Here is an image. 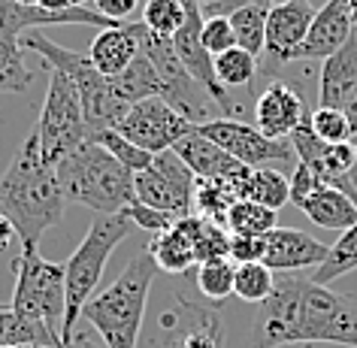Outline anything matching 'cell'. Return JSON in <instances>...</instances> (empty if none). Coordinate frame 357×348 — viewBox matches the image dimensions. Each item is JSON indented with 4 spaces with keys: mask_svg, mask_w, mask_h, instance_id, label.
Returning <instances> with one entry per match:
<instances>
[{
    "mask_svg": "<svg viewBox=\"0 0 357 348\" xmlns=\"http://www.w3.org/2000/svg\"><path fill=\"white\" fill-rule=\"evenodd\" d=\"M333 342L357 348V300L300 273H279L252 318L248 348Z\"/></svg>",
    "mask_w": 357,
    "mask_h": 348,
    "instance_id": "6da1fadb",
    "label": "cell"
},
{
    "mask_svg": "<svg viewBox=\"0 0 357 348\" xmlns=\"http://www.w3.org/2000/svg\"><path fill=\"white\" fill-rule=\"evenodd\" d=\"M64 206L67 197L58 179V167L46 160L37 130H31V137H24L0 176V215L10 218L22 248H40V236L61 225Z\"/></svg>",
    "mask_w": 357,
    "mask_h": 348,
    "instance_id": "7a4b0ae2",
    "label": "cell"
},
{
    "mask_svg": "<svg viewBox=\"0 0 357 348\" xmlns=\"http://www.w3.org/2000/svg\"><path fill=\"white\" fill-rule=\"evenodd\" d=\"M158 275V264L149 248H139L109 288L91 297L82 318L97 330L106 348H137L142 315L149 306V291Z\"/></svg>",
    "mask_w": 357,
    "mask_h": 348,
    "instance_id": "3957f363",
    "label": "cell"
},
{
    "mask_svg": "<svg viewBox=\"0 0 357 348\" xmlns=\"http://www.w3.org/2000/svg\"><path fill=\"white\" fill-rule=\"evenodd\" d=\"M58 179H61V188H64L67 203H79L85 209H94V215L124 212L130 203H137L133 173L91 139L82 142L76 151H70L61 160Z\"/></svg>",
    "mask_w": 357,
    "mask_h": 348,
    "instance_id": "277c9868",
    "label": "cell"
},
{
    "mask_svg": "<svg viewBox=\"0 0 357 348\" xmlns=\"http://www.w3.org/2000/svg\"><path fill=\"white\" fill-rule=\"evenodd\" d=\"M130 227H133V221L124 212L94 215L82 243L76 245V252L64 264L67 266V309H64V321H61V342H64V348L73 345L76 321L82 318L85 303L94 297L106 264H109L115 248L124 243V236L130 234Z\"/></svg>",
    "mask_w": 357,
    "mask_h": 348,
    "instance_id": "5b68a950",
    "label": "cell"
},
{
    "mask_svg": "<svg viewBox=\"0 0 357 348\" xmlns=\"http://www.w3.org/2000/svg\"><path fill=\"white\" fill-rule=\"evenodd\" d=\"M22 46L37 52L40 58L49 61L52 70H61L76 82L79 97H82V109H85V124H88V139L100 130L119 128V121L124 119V112L130 109L128 103L119 100L115 88L109 82V76L97 73V67L88 61V55H79V52H70L58 43H52L43 37V31H28L22 33Z\"/></svg>",
    "mask_w": 357,
    "mask_h": 348,
    "instance_id": "8992f818",
    "label": "cell"
},
{
    "mask_svg": "<svg viewBox=\"0 0 357 348\" xmlns=\"http://www.w3.org/2000/svg\"><path fill=\"white\" fill-rule=\"evenodd\" d=\"M13 273L15 288L10 309L61 333L67 309V266L43 257L40 248H22V255L13 261Z\"/></svg>",
    "mask_w": 357,
    "mask_h": 348,
    "instance_id": "52a82bcc",
    "label": "cell"
},
{
    "mask_svg": "<svg viewBox=\"0 0 357 348\" xmlns=\"http://www.w3.org/2000/svg\"><path fill=\"white\" fill-rule=\"evenodd\" d=\"M40 139V149L49 164H61L70 151H76L82 142H88V124L82 97H79L76 82L61 70H52L46 100H43L40 119L33 124Z\"/></svg>",
    "mask_w": 357,
    "mask_h": 348,
    "instance_id": "ba28073f",
    "label": "cell"
},
{
    "mask_svg": "<svg viewBox=\"0 0 357 348\" xmlns=\"http://www.w3.org/2000/svg\"><path fill=\"white\" fill-rule=\"evenodd\" d=\"M139 46L146 52V58L155 64L160 82H164V100L173 106L178 115H185L194 128L206 124V121H215V119H225L221 106L212 100L188 76V70L182 67V61H178L176 49H173V37H158V33H151L146 24H142Z\"/></svg>",
    "mask_w": 357,
    "mask_h": 348,
    "instance_id": "9c48e42d",
    "label": "cell"
},
{
    "mask_svg": "<svg viewBox=\"0 0 357 348\" xmlns=\"http://www.w3.org/2000/svg\"><path fill=\"white\" fill-rule=\"evenodd\" d=\"M194 185H197V176L191 173L188 164L173 149L155 155L149 169L133 173L137 203L167 212L176 221L194 212Z\"/></svg>",
    "mask_w": 357,
    "mask_h": 348,
    "instance_id": "30bf717a",
    "label": "cell"
},
{
    "mask_svg": "<svg viewBox=\"0 0 357 348\" xmlns=\"http://www.w3.org/2000/svg\"><path fill=\"white\" fill-rule=\"evenodd\" d=\"M115 130L137 142L139 149H146L149 155H160V151L173 149L182 137H188L194 124L185 115H178L164 97H146L124 112Z\"/></svg>",
    "mask_w": 357,
    "mask_h": 348,
    "instance_id": "8fae6325",
    "label": "cell"
},
{
    "mask_svg": "<svg viewBox=\"0 0 357 348\" xmlns=\"http://www.w3.org/2000/svg\"><path fill=\"white\" fill-rule=\"evenodd\" d=\"M203 137H209L215 146H221L227 155H234L245 167H266V164H291L297 151L288 139H270L257 128L236 119H215L206 124H197Z\"/></svg>",
    "mask_w": 357,
    "mask_h": 348,
    "instance_id": "7c38bea8",
    "label": "cell"
},
{
    "mask_svg": "<svg viewBox=\"0 0 357 348\" xmlns=\"http://www.w3.org/2000/svg\"><path fill=\"white\" fill-rule=\"evenodd\" d=\"M291 146L297 151V160H303L306 167H312L318 173V179L330 185V188L345 191L348 197L357 203V185L351 179L354 169V149L351 142H324L315 137L312 130L309 115L303 119V124L291 133Z\"/></svg>",
    "mask_w": 357,
    "mask_h": 348,
    "instance_id": "4fadbf2b",
    "label": "cell"
},
{
    "mask_svg": "<svg viewBox=\"0 0 357 348\" xmlns=\"http://www.w3.org/2000/svg\"><path fill=\"white\" fill-rule=\"evenodd\" d=\"M164 348H225V321L218 309L194 306L178 297V306L160 318Z\"/></svg>",
    "mask_w": 357,
    "mask_h": 348,
    "instance_id": "5bb4252c",
    "label": "cell"
},
{
    "mask_svg": "<svg viewBox=\"0 0 357 348\" xmlns=\"http://www.w3.org/2000/svg\"><path fill=\"white\" fill-rule=\"evenodd\" d=\"M315 19V6L309 0H279L266 10V61L273 67L291 64L294 52L306 40L309 24Z\"/></svg>",
    "mask_w": 357,
    "mask_h": 348,
    "instance_id": "9a60e30c",
    "label": "cell"
},
{
    "mask_svg": "<svg viewBox=\"0 0 357 348\" xmlns=\"http://www.w3.org/2000/svg\"><path fill=\"white\" fill-rule=\"evenodd\" d=\"M354 31L357 28L351 22L348 0H327L321 10H315V19L309 24L306 40L294 52L291 64H300V61H327L333 52H339L354 37Z\"/></svg>",
    "mask_w": 357,
    "mask_h": 348,
    "instance_id": "2e32d148",
    "label": "cell"
},
{
    "mask_svg": "<svg viewBox=\"0 0 357 348\" xmlns=\"http://www.w3.org/2000/svg\"><path fill=\"white\" fill-rule=\"evenodd\" d=\"M306 115L303 97L288 82H270L255 100V128L270 139H288Z\"/></svg>",
    "mask_w": 357,
    "mask_h": 348,
    "instance_id": "e0dca14e",
    "label": "cell"
},
{
    "mask_svg": "<svg viewBox=\"0 0 357 348\" xmlns=\"http://www.w3.org/2000/svg\"><path fill=\"white\" fill-rule=\"evenodd\" d=\"M330 252V245H324L321 239L309 236L306 230L297 227H273L266 234V255L264 264L270 266L273 273H300L309 270V266L324 264V257Z\"/></svg>",
    "mask_w": 357,
    "mask_h": 348,
    "instance_id": "ac0fdd59",
    "label": "cell"
},
{
    "mask_svg": "<svg viewBox=\"0 0 357 348\" xmlns=\"http://www.w3.org/2000/svg\"><path fill=\"white\" fill-rule=\"evenodd\" d=\"M139 33H142V22H124L119 28L97 31V37L91 40V49H88V61L97 67V73L109 79L124 73L142 52Z\"/></svg>",
    "mask_w": 357,
    "mask_h": 348,
    "instance_id": "d6986e66",
    "label": "cell"
},
{
    "mask_svg": "<svg viewBox=\"0 0 357 348\" xmlns=\"http://www.w3.org/2000/svg\"><path fill=\"white\" fill-rule=\"evenodd\" d=\"M357 85V31L339 52H333L324 64H321L318 79V106L330 109H345L348 97Z\"/></svg>",
    "mask_w": 357,
    "mask_h": 348,
    "instance_id": "ffe728a7",
    "label": "cell"
},
{
    "mask_svg": "<svg viewBox=\"0 0 357 348\" xmlns=\"http://www.w3.org/2000/svg\"><path fill=\"white\" fill-rule=\"evenodd\" d=\"M173 151L188 164V169L197 179H227V176L239 173L245 164H239L234 155H227L221 146H215L209 137L194 128L188 137H182L173 146Z\"/></svg>",
    "mask_w": 357,
    "mask_h": 348,
    "instance_id": "44dd1931",
    "label": "cell"
},
{
    "mask_svg": "<svg viewBox=\"0 0 357 348\" xmlns=\"http://www.w3.org/2000/svg\"><path fill=\"white\" fill-rule=\"evenodd\" d=\"M227 179L236 191V200H252V203H261V206L275 209V212H279L284 203H291V179H284L279 169L243 167L239 173L227 176Z\"/></svg>",
    "mask_w": 357,
    "mask_h": 348,
    "instance_id": "7402d4cb",
    "label": "cell"
},
{
    "mask_svg": "<svg viewBox=\"0 0 357 348\" xmlns=\"http://www.w3.org/2000/svg\"><path fill=\"white\" fill-rule=\"evenodd\" d=\"M300 209L312 225L324 230H348L351 225H357V203L345 191L330 188V185H321Z\"/></svg>",
    "mask_w": 357,
    "mask_h": 348,
    "instance_id": "603a6c76",
    "label": "cell"
},
{
    "mask_svg": "<svg viewBox=\"0 0 357 348\" xmlns=\"http://www.w3.org/2000/svg\"><path fill=\"white\" fill-rule=\"evenodd\" d=\"M33 85V70L22 55V33L0 19V94H24Z\"/></svg>",
    "mask_w": 357,
    "mask_h": 348,
    "instance_id": "cb8c5ba5",
    "label": "cell"
},
{
    "mask_svg": "<svg viewBox=\"0 0 357 348\" xmlns=\"http://www.w3.org/2000/svg\"><path fill=\"white\" fill-rule=\"evenodd\" d=\"M176 227L191 239L197 264L215 261V257H230V230L225 225H215V221H209V218L197 215V212H191V215L178 218Z\"/></svg>",
    "mask_w": 357,
    "mask_h": 348,
    "instance_id": "d4e9b609",
    "label": "cell"
},
{
    "mask_svg": "<svg viewBox=\"0 0 357 348\" xmlns=\"http://www.w3.org/2000/svg\"><path fill=\"white\" fill-rule=\"evenodd\" d=\"M109 82L115 88V94H119V100L128 106L146 100V97H164V82H160L155 64L146 58V52H139L137 61L124 73L112 76Z\"/></svg>",
    "mask_w": 357,
    "mask_h": 348,
    "instance_id": "484cf974",
    "label": "cell"
},
{
    "mask_svg": "<svg viewBox=\"0 0 357 348\" xmlns=\"http://www.w3.org/2000/svg\"><path fill=\"white\" fill-rule=\"evenodd\" d=\"M146 248H149V255L155 257L158 270L173 273V275L188 273L191 266L197 264V257H194V245H191V239L185 236L176 225L169 227V230H164V234H155V236H151V243H149Z\"/></svg>",
    "mask_w": 357,
    "mask_h": 348,
    "instance_id": "4316f807",
    "label": "cell"
},
{
    "mask_svg": "<svg viewBox=\"0 0 357 348\" xmlns=\"http://www.w3.org/2000/svg\"><path fill=\"white\" fill-rule=\"evenodd\" d=\"M10 345H64L61 333L49 324L15 315L10 306H0V348Z\"/></svg>",
    "mask_w": 357,
    "mask_h": 348,
    "instance_id": "83f0119b",
    "label": "cell"
},
{
    "mask_svg": "<svg viewBox=\"0 0 357 348\" xmlns=\"http://www.w3.org/2000/svg\"><path fill=\"white\" fill-rule=\"evenodd\" d=\"M266 10H270V3L248 0V3H239L227 13L236 33V46L252 52L255 58L264 55V46H266Z\"/></svg>",
    "mask_w": 357,
    "mask_h": 348,
    "instance_id": "f1b7e54d",
    "label": "cell"
},
{
    "mask_svg": "<svg viewBox=\"0 0 357 348\" xmlns=\"http://www.w3.org/2000/svg\"><path fill=\"white\" fill-rule=\"evenodd\" d=\"M234 203L236 191L230 179H197V185H194V212L215 221V225H225Z\"/></svg>",
    "mask_w": 357,
    "mask_h": 348,
    "instance_id": "f546056e",
    "label": "cell"
},
{
    "mask_svg": "<svg viewBox=\"0 0 357 348\" xmlns=\"http://www.w3.org/2000/svg\"><path fill=\"white\" fill-rule=\"evenodd\" d=\"M351 270H357V225H351L348 230L339 234V239L330 245L324 264H321L315 270V275H312V282L330 285V282L342 279V275L351 273Z\"/></svg>",
    "mask_w": 357,
    "mask_h": 348,
    "instance_id": "4dcf8cb0",
    "label": "cell"
},
{
    "mask_svg": "<svg viewBox=\"0 0 357 348\" xmlns=\"http://www.w3.org/2000/svg\"><path fill=\"white\" fill-rule=\"evenodd\" d=\"M212 64H215V79L221 88H227V91H236V88H248L255 82L257 76V58L252 52L245 49H227L221 52V55L212 58Z\"/></svg>",
    "mask_w": 357,
    "mask_h": 348,
    "instance_id": "1f68e13d",
    "label": "cell"
},
{
    "mask_svg": "<svg viewBox=\"0 0 357 348\" xmlns=\"http://www.w3.org/2000/svg\"><path fill=\"white\" fill-rule=\"evenodd\" d=\"M225 227L234 236H266L279 225H275V209H266L252 200H236L225 218Z\"/></svg>",
    "mask_w": 357,
    "mask_h": 348,
    "instance_id": "d6a6232c",
    "label": "cell"
},
{
    "mask_svg": "<svg viewBox=\"0 0 357 348\" xmlns=\"http://www.w3.org/2000/svg\"><path fill=\"white\" fill-rule=\"evenodd\" d=\"M275 288V273L266 266L264 261H255V264H236V275H234V294L245 303H261L270 297Z\"/></svg>",
    "mask_w": 357,
    "mask_h": 348,
    "instance_id": "836d02e7",
    "label": "cell"
},
{
    "mask_svg": "<svg viewBox=\"0 0 357 348\" xmlns=\"http://www.w3.org/2000/svg\"><path fill=\"white\" fill-rule=\"evenodd\" d=\"M234 275H236V264L230 257H215V261L200 264L197 270V288L206 300L212 303H225L234 294Z\"/></svg>",
    "mask_w": 357,
    "mask_h": 348,
    "instance_id": "e575fe53",
    "label": "cell"
},
{
    "mask_svg": "<svg viewBox=\"0 0 357 348\" xmlns=\"http://www.w3.org/2000/svg\"><path fill=\"white\" fill-rule=\"evenodd\" d=\"M91 142H97L100 149H106L115 160H121L124 167L130 169V173H139V169H149L151 167V160H155V155H149L146 149H139L137 142H130L124 133H119L115 128L109 130H100V133H94Z\"/></svg>",
    "mask_w": 357,
    "mask_h": 348,
    "instance_id": "d590c367",
    "label": "cell"
},
{
    "mask_svg": "<svg viewBox=\"0 0 357 348\" xmlns=\"http://www.w3.org/2000/svg\"><path fill=\"white\" fill-rule=\"evenodd\" d=\"M139 22L158 37H173L185 22V6L182 0H146Z\"/></svg>",
    "mask_w": 357,
    "mask_h": 348,
    "instance_id": "8d00e7d4",
    "label": "cell"
},
{
    "mask_svg": "<svg viewBox=\"0 0 357 348\" xmlns=\"http://www.w3.org/2000/svg\"><path fill=\"white\" fill-rule=\"evenodd\" d=\"M309 121H312L315 137L324 139V142H351V137H354V128L342 109L318 106L315 112H309Z\"/></svg>",
    "mask_w": 357,
    "mask_h": 348,
    "instance_id": "74e56055",
    "label": "cell"
},
{
    "mask_svg": "<svg viewBox=\"0 0 357 348\" xmlns=\"http://www.w3.org/2000/svg\"><path fill=\"white\" fill-rule=\"evenodd\" d=\"M203 46L209 49L212 58L236 46V33H234V24H230L227 15H209V19L203 22Z\"/></svg>",
    "mask_w": 357,
    "mask_h": 348,
    "instance_id": "f35d334b",
    "label": "cell"
},
{
    "mask_svg": "<svg viewBox=\"0 0 357 348\" xmlns=\"http://www.w3.org/2000/svg\"><path fill=\"white\" fill-rule=\"evenodd\" d=\"M124 215L133 221V227H142L151 236L164 234V230H169L176 225L173 215H167V212H160V209H151V206H142V203H130V206L124 209Z\"/></svg>",
    "mask_w": 357,
    "mask_h": 348,
    "instance_id": "ab89813d",
    "label": "cell"
},
{
    "mask_svg": "<svg viewBox=\"0 0 357 348\" xmlns=\"http://www.w3.org/2000/svg\"><path fill=\"white\" fill-rule=\"evenodd\" d=\"M321 185H324V182L318 179L315 169L306 167L303 160H297V169H294V176H291V203L300 209L303 203H306V200L312 197V194H315V191L321 188Z\"/></svg>",
    "mask_w": 357,
    "mask_h": 348,
    "instance_id": "60d3db41",
    "label": "cell"
},
{
    "mask_svg": "<svg viewBox=\"0 0 357 348\" xmlns=\"http://www.w3.org/2000/svg\"><path fill=\"white\" fill-rule=\"evenodd\" d=\"M266 255V236H234L230 234V261L234 264H255Z\"/></svg>",
    "mask_w": 357,
    "mask_h": 348,
    "instance_id": "b9f144b4",
    "label": "cell"
},
{
    "mask_svg": "<svg viewBox=\"0 0 357 348\" xmlns=\"http://www.w3.org/2000/svg\"><path fill=\"white\" fill-rule=\"evenodd\" d=\"M94 10L106 15V19H112V22H130L133 19V13L139 10V0H94Z\"/></svg>",
    "mask_w": 357,
    "mask_h": 348,
    "instance_id": "7bdbcfd3",
    "label": "cell"
},
{
    "mask_svg": "<svg viewBox=\"0 0 357 348\" xmlns=\"http://www.w3.org/2000/svg\"><path fill=\"white\" fill-rule=\"evenodd\" d=\"M22 6H40V10H67V0H15Z\"/></svg>",
    "mask_w": 357,
    "mask_h": 348,
    "instance_id": "ee69618b",
    "label": "cell"
},
{
    "mask_svg": "<svg viewBox=\"0 0 357 348\" xmlns=\"http://www.w3.org/2000/svg\"><path fill=\"white\" fill-rule=\"evenodd\" d=\"M13 236H15V227L10 225V218L0 215V252H6V248H10Z\"/></svg>",
    "mask_w": 357,
    "mask_h": 348,
    "instance_id": "f6af8a7d",
    "label": "cell"
},
{
    "mask_svg": "<svg viewBox=\"0 0 357 348\" xmlns=\"http://www.w3.org/2000/svg\"><path fill=\"white\" fill-rule=\"evenodd\" d=\"M345 115H348V121H351V128L357 130V85H354V91H351V97H348V103H345V109H342Z\"/></svg>",
    "mask_w": 357,
    "mask_h": 348,
    "instance_id": "bcb514c9",
    "label": "cell"
},
{
    "mask_svg": "<svg viewBox=\"0 0 357 348\" xmlns=\"http://www.w3.org/2000/svg\"><path fill=\"white\" fill-rule=\"evenodd\" d=\"M351 149H354V169H351V179L357 185V130H354V137H351Z\"/></svg>",
    "mask_w": 357,
    "mask_h": 348,
    "instance_id": "7dc6e473",
    "label": "cell"
},
{
    "mask_svg": "<svg viewBox=\"0 0 357 348\" xmlns=\"http://www.w3.org/2000/svg\"><path fill=\"white\" fill-rule=\"evenodd\" d=\"M348 10H351V22H354V28H357V0H348Z\"/></svg>",
    "mask_w": 357,
    "mask_h": 348,
    "instance_id": "c3c4849f",
    "label": "cell"
},
{
    "mask_svg": "<svg viewBox=\"0 0 357 348\" xmlns=\"http://www.w3.org/2000/svg\"><path fill=\"white\" fill-rule=\"evenodd\" d=\"M10 348H64V345H10Z\"/></svg>",
    "mask_w": 357,
    "mask_h": 348,
    "instance_id": "681fc988",
    "label": "cell"
},
{
    "mask_svg": "<svg viewBox=\"0 0 357 348\" xmlns=\"http://www.w3.org/2000/svg\"><path fill=\"white\" fill-rule=\"evenodd\" d=\"M67 3H70V6H82L85 0H67Z\"/></svg>",
    "mask_w": 357,
    "mask_h": 348,
    "instance_id": "f907efd6",
    "label": "cell"
},
{
    "mask_svg": "<svg viewBox=\"0 0 357 348\" xmlns=\"http://www.w3.org/2000/svg\"><path fill=\"white\" fill-rule=\"evenodd\" d=\"M200 3H203V6H212V3H218V0H200Z\"/></svg>",
    "mask_w": 357,
    "mask_h": 348,
    "instance_id": "816d5d0a",
    "label": "cell"
},
{
    "mask_svg": "<svg viewBox=\"0 0 357 348\" xmlns=\"http://www.w3.org/2000/svg\"><path fill=\"white\" fill-rule=\"evenodd\" d=\"M257 3H279V0H257Z\"/></svg>",
    "mask_w": 357,
    "mask_h": 348,
    "instance_id": "f5cc1de1",
    "label": "cell"
},
{
    "mask_svg": "<svg viewBox=\"0 0 357 348\" xmlns=\"http://www.w3.org/2000/svg\"><path fill=\"white\" fill-rule=\"evenodd\" d=\"M300 348H312V345H300Z\"/></svg>",
    "mask_w": 357,
    "mask_h": 348,
    "instance_id": "db71d44e",
    "label": "cell"
},
{
    "mask_svg": "<svg viewBox=\"0 0 357 348\" xmlns=\"http://www.w3.org/2000/svg\"><path fill=\"white\" fill-rule=\"evenodd\" d=\"M0 306H3V303H0Z\"/></svg>",
    "mask_w": 357,
    "mask_h": 348,
    "instance_id": "11a10c76",
    "label": "cell"
}]
</instances>
